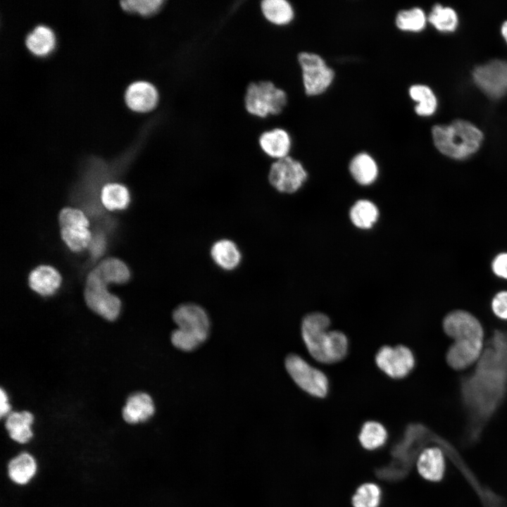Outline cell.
<instances>
[{"label":"cell","mask_w":507,"mask_h":507,"mask_svg":"<svg viewBox=\"0 0 507 507\" xmlns=\"http://www.w3.org/2000/svg\"><path fill=\"white\" fill-rule=\"evenodd\" d=\"M507 393V330H496L477 361L474 371L461 383L467 413L465 439L478 441Z\"/></svg>","instance_id":"obj_1"},{"label":"cell","mask_w":507,"mask_h":507,"mask_svg":"<svg viewBox=\"0 0 507 507\" xmlns=\"http://www.w3.org/2000/svg\"><path fill=\"white\" fill-rule=\"evenodd\" d=\"M35 415L29 410L13 411L5 419L9 438L19 444L29 443L34 437Z\"/></svg>","instance_id":"obj_17"},{"label":"cell","mask_w":507,"mask_h":507,"mask_svg":"<svg viewBox=\"0 0 507 507\" xmlns=\"http://www.w3.org/2000/svg\"><path fill=\"white\" fill-rule=\"evenodd\" d=\"M375 361L379 369L393 379L406 377L413 369L415 361L412 351L400 344L382 346L377 351Z\"/></svg>","instance_id":"obj_9"},{"label":"cell","mask_w":507,"mask_h":507,"mask_svg":"<svg viewBox=\"0 0 507 507\" xmlns=\"http://www.w3.org/2000/svg\"><path fill=\"white\" fill-rule=\"evenodd\" d=\"M56 39L53 30L44 25L35 26L25 37L28 50L37 56L49 55L55 48Z\"/></svg>","instance_id":"obj_21"},{"label":"cell","mask_w":507,"mask_h":507,"mask_svg":"<svg viewBox=\"0 0 507 507\" xmlns=\"http://www.w3.org/2000/svg\"><path fill=\"white\" fill-rule=\"evenodd\" d=\"M258 145L265 155L278 160L288 156L292 139L286 130L276 127L263 132L258 138Z\"/></svg>","instance_id":"obj_20"},{"label":"cell","mask_w":507,"mask_h":507,"mask_svg":"<svg viewBox=\"0 0 507 507\" xmlns=\"http://www.w3.org/2000/svg\"><path fill=\"white\" fill-rule=\"evenodd\" d=\"M494 274L503 280H507V252L497 254L492 262Z\"/></svg>","instance_id":"obj_37"},{"label":"cell","mask_w":507,"mask_h":507,"mask_svg":"<svg viewBox=\"0 0 507 507\" xmlns=\"http://www.w3.org/2000/svg\"><path fill=\"white\" fill-rule=\"evenodd\" d=\"M211 257L216 265L226 270L234 269L240 263L241 253L231 240L220 239L213 244L211 249Z\"/></svg>","instance_id":"obj_23"},{"label":"cell","mask_w":507,"mask_h":507,"mask_svg":"<svg viewBox=\"0 0 507 507\" xmlns=\"http://www.w3.org/2000/svg\"><path fill=\"white\" fill-rule=\"evenodd\" d=\"M306 177L307 173L301 163L289 156L275 161L268 174L271 185L284 193L297 191Z\"/></svg>","instance_id":"obj_10"},{"label":"cell","mask_w":507,"mask_h":507,"mask_svg":"<svg viewBox=\"0 0 507 507\" xmlns=\"http://www.w3.org/2000/svg\"><path fill=\"white\" fill-rule=\"evenodd\" d=\"M381 489L371 482L359 486L351 498L353 507H378L381 499Z\"/></svg>","instance_id":"obj_33"},{"label":"cell","mask_w":507,"mask_h":507,"mask_svg":"<svg viewBox=\"0 0 507 507\" xmlns=\"http://www.w3.org/2000/svg\"><path fill=\"white\" fill-rule=\"evenodd\" d=\"M62 282L61 274L50 265H39L32 270L28 277L30 289L42 297L55 294Z\"/></svg>","instance_id":"obj_19"},{"label":"cell","mask_w":507,"mask_h":507,"mask_svg":"<svg viewBox=\"0 0 507 507\" xmlns=\"http://www.w3.org/2000/svg\"><path fill=\"white\" fill-rule=\"evenodd\" d=\"M475 82L491 97L497 98L507 92V61L492 60L476 67L472 73Z\"/></svg>","instance_id":"obj_11"},{"label":"cell","mask_w":507,"mask_h":507,"mask_svg":"<svg viewBox=\"0 0 507 507\" xmlns=\"http://www.w3.org/2000/svg\"><path fill=\"white\" fill-rule=\"evenodd\" d=\"M261 10L264 18L277 27L289 24L294 18V8L287 0H263Z\"/></svg>","instance_id":"obj_22"},{"label":"cell","mask_w":507,"mask_h":507,"mask_svg":"<svg viewBox=\"0 0 507 507\" xmlns=\"http://www.w3.org/2000/svg\"><path fill=\"white\" fill-rule=\"evenodd\" d=\"M491 306L494 313L498 318L507 320V291H501L496 294Z\"/></svg>","instance_id":"obj_36"},{"label":"cell","mask_w":507,"mask_h":507,"mask_svg":"<svg viewBox=\"0 0 507 507\" xmlns=\"http://www.w3.org/2000/svg\"><path fill=\"white\" fill-rule=\"evenodd\" d=\"M501 33L507 42V21H505L501 27Z\"/></svg>","instance_id":"obj_40"},{"label":"cell","mask_w":507,"mask_h":507,"mask_svg":"<svg viewBox=\"0 0 507 507\" xmlns=\"http://www.w3.org/2000/svg\"><path fill=\"white\" fill-rule=\"evenodd\" d=\"M13 411V405L11 403L7 392L0 388V418L5 419Z\"/></svg>","instance_id":"obj_39"},{"label":"cell","mask_w":507,"mask_h":507,"mask_svg":"<svg viewBox=\"0 0 507 507\" xmlns=\"http://www.w3.org/2000/svg\"><path fill=\"white\" fill-rule=\"evenodd\" d=\"M156 412V406L152 396L145 391H138L127 396L120 416L127 424L136 425L149 421Z\"/></svg>","instance_id":"obj_13"},{"label":"cell","mask_w":507,"mask_h":507,"mask_svg":"<svg viewBox=\"0 0 507 507\" xmlns=\"http://www.w3.org/2000/svg\"><path fill=\"white\" fill-rule=\"evenodd\" d=\"M379 215L377 206L371 201L362 199L351 207L349 216L353 224L361 229H369L376 223Z\"/></svg>","instance_id":"obj_27"},{"label":"cell","mask_w":507,"mask_h":507,"mask_svg":"<svg viewBox=\"0 0 507 507\" xmlns=\"http://www.w3.org/2000/svg\"><path fill=\"white\" fill-rule=\"evenodd\" d=\"M330 319L320 312L307 314L302 320L301 333L311 356L323 363L342 361L347 354L349 341L341 331L330 330Z\"/></svg>","instance_id":"obj_2"},{"label":"cell","mask_w":507,"mask_h":507,"mask_svg":"<svg viewBox=\"0 0 507 507\" xmlns=\"http://www.w3.org/2000/svg\"><path fill=\"white\" fill-rule=\"evenodd\" d=\"M99 276L109 284H123L129 281L130 270L120 259L109 258L95 268Z\"/></svg>","instance_id":"obj_25"},{"label":"cell","mask_w":507,"mask_h":507,"mask_svg":"<svg viewBox=\"0 0 507 507\" xmlns=\"http://www.w3.org/2000/svg\"><path fill=\"white\" fill-rule=\"evenodd\" d=\"M7 475L15 484H28L36 476L38 463L36 458L28 451H22L10 459L7 464Z\"/></svg>","instance_id":"obj_18"},{"label":"cell","mask_w":507,"mask_h":507,"mask_svg":"<svg viewBox=\"0 0 507 507\" xmlns=\"http://www.w3.org/2000/svg\"><path fill=\"white\" fill-rule=\"evenodd\" d=\"M172 318L177 329L201 344L208 339L211 321L207 312L201 306L192 303L180 304L173 310Z\"/></svg>","instance_id":"obj_8"},{"label":"cell","mask_w":507,"mask_h":507,"mask_svg":"<svg viewBox=\"0 0 507 507\" xmlns=\"http://www.w3.org/2000/svg\"><path fill=\"white\" fill-rule=\"evenodd\" d=\"M428 20L440 31H452L456 27L458 17L453 8L437 4L433 6Z\"/></svg>","instance_id":"obj_32"},{"label":"cell","mask_w":507,"mask_h":507,"mask_svg":"<svg viewBox=\"0 0 507 507\" xmlns=\"http://www.w3.org/2000/svg\"><path fill=\"white\" fill-rule=\"evenodd\" d=\"M445 333L453 339L483 340L484 330L480 322L471 313L458 310L449 313L443 320Z\"/></svg>","instance_id":"obj_12"},{"label":"cell","mask_w":507,"mask_h":507,"mask_svg":"<svg viewBox=\"0 0 507 507\" xmlns=\"http://www.w3.org/2000/svg\"><path fill=\"white\" fill-rule=\"evenodd\" d=\"M432 134L438 151L456 160H463L475 154L483 139L480 130L472 123L461 119L448 125H434Z\"/></svg>","instance_id":"obj_3"},{"label":"cell","mask_w":507,"mask_h":507,"mask_svg":"<svg viewBox=\"0 0 507 507\" xmlns=\"http://www.w3.org/2000/svg\"><path fill=\"white\" fill-rule=\"evenodd\" d=\"M127 106L133 111L147 113L157 107L159 92L157 87L146 80H137L130 83L125 92Z\"/></svg>","instance_id":"obj_14"},{"label":"cell","mask_w":507,"mask_h":507,"mask_svg":"<svg viewBox=\"0 0 507 507\" xmlns=\"http://www.w3.org/2000/svg\"><path fill=\"white\" fill-rule=\"evenodd\" d=\"M287 102V92L269 80L250 82L244 96L246 111L260 118L280 115Z\"/></svg>","instance_id":"obj_4"},{"label":"cell","mask_w":507,"mask_h":507,"mask_svg":"<svg viewBox=\"0 0 507 507\" xmlns=\"http://www.w3.org/2000/svg\"><path fill=\"white\" fill-rule=\"evenodd\" d=\"M396 27L403 31L419 32L426 24L425 12L418 7L400 11L395 18Z\"/></svg>","instance_id":"obj_31"},{"label":"cell","mask_w":507,"mask_h":507,"mask_svg":"<svg viewBox=\"0 0 507 507\" xmlns=\"http://www.w3.org/2000/svg\"><path fill=\"white\" fill-rule=\"evenodd\" d=\"M106 239L102 234H96L92 237L89 246L92 256L97 258L101 256L106 249Z\"/></svg>","instance_id":"obj_38"},{"label":"cell","mask_w":507,"mask_h":507,"mask_svg":"<svg viewBox=\"0 0 507 507\" xmlns=\"http://www.w3.org/2000/svg\"><path fill=\"white\" fill-rule=\"evenodd\" d=\"M387 437V431L382 424L370 420L362 425L358 440L365 449L372 451L384 445Z\"/></svg>","instance_id":"obj_26"},{"label":"cell","mask_w":507,"mask_h":507,"mask_svg":"<svg viewBox=\"0 0 507 507\" xmlns=\"http://www.w3.org/2000/svg\"><path fill=\"white\" fill-rule=\"evenodd\" d=\"M61 227L84 226L89 227V220L85 214L79 209L65 208L59 214Z\"/></svg>","instance_id":"obj_35"},{"label":"cell","mask_w":507,"mask_h":507,"mask_svg":"<svg viewBox=\"0 0 507 507\" xmlns=\"http://www.w3.org/2000/svg\"><path fill=\"white\" fill-rule=\"evenodd\" d=\"M297 60L301 70L305 92L308 96H317L325 92L334 77V70L318 54L303 51Z\"/></svg>","instance_id":"obj_7"},{"label":"cell","mask_w":507,"mask_h":507,"mask_svg":"<svg viewBox=\"0 0 507 507\" xmlns=\"http://www.w3.org/2000/svg\"><path fill=\"white\" fill-rule=\"evenodd\" d=\"M449 442L445 440L443 448L431 446L424 449L418 456L417 469L420 476L430 482L441 481L446 470L445 457Z\"/></svg>","instance_id":"obj_15"},{"label":"cell","mask_w":507,"mask_h":507,"mask_svg":"<svg viewBox=\"0 0 507 507\" xmlns=\"http://www.w3.org/2000/svg\"><path fill=\"white\" fill-rule=\"evenodd\" d=\"M411 98L418 102L415 113L421 116L432 115L436 110L437 102L432 90L425 84H414L408 89Z\"/></svg>","instance_id":"obj_28"},{"label":"cell","mask_w":507,"mask_h":507,"mask_svg":"<svg viewBox=\"0 0 507 507\" xmlns=\"http://www.w3.org/2000/svg\"><path fill=\"white\" fill-rule=\"evenodd\" d=\"M61 237L66 245L73 251H80L89 246L92 234L88 227L70 226L61 227Z\"/></svg>","instance_id":"obj_30"},{"label":"cell","mask_w":507,"mask_h":507,"mask_svg":"<svg viewBox=\"0 0 507 507\" xmlns=\"http://www.w3.org/2000/svg\"><path fill=\"white\" fill-rule=\"evenodd\" d=\"M284 366L291 378L303 391L317 398L326 396L329 390V382L323 371L294 353L289 354L286 357Z\"/></svg>","instance_id":"obj_6"},{"label":"cell","mask_w":507,"mask_h":507,"mask_svg":"<svg viewBox=\"0 0 507 507\" xmlns=\"http://www.w3.org/2000/svg\"><path fill=\"white\" fill-rule=\"evenodd\" d=\"M165 0H123L120 1L123 10L142 16H151L161 10Z\"/></svg>","instance_id":"obj_34"},{"label":"cell","mask_w":507,"mask_h":507,"mask_svg":"<svg viewBox=\"0 0 507 507\" xmlns=\"http://www.w3.org/2000/svg\"><path fill=\"white\" fill-rule=\"evenodd\" d=\"M349 170L360 184L369 185L377 178L378 168L375 161L367 153H359L350 162Z\"/></svg>","instance_id":"obj_24"},{"label":"cell","mask_w":507,"mask_h":507,"mask_svg":"<svg viewBox=\"0 0 507 507\" xmlns=\"http://www.w3.org/2000/svg\"><path fill=\"white\" fill-rule=\"evenodd\" d=\"M103 205L110 211L125 208L130 203L127 189L118 183H110L104 187L101 194Z\"/></svg>","instance_id":"obj_29"},{"label":"cell","mask_w":507,"mask_h":507,"mask_svg":"<svg viewBox=\"0 0 507 507\" xmlns=\"http://www.w3.org/2000/svg\"><path fill=\"white\" fill-rule=\"evenodd\" d=\"M483 340L459 339L449 348L446 360L454 370H463L480 358L483 351Z\"/></svg>","instance_id":"obj_16"},{"label":"cell","mask_w":507,"mask_h":507,"mask_svg":"<svg viewBox=\"0 0 507 507\" xmlns=\"http://www.w3.org/2000/svg\"><path fill=\"white\" fill-rule=\"evenodd\" d=\"M108 285L94 269L86 278L83 297L90 311L106 321L113 322L120 315L123 302L109 291Z\"/></svg>","instance_id":"obj_5"}]
</instances>
